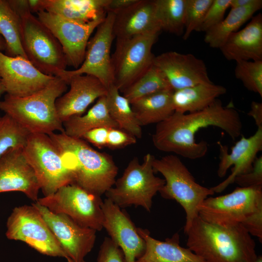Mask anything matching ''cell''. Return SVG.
Listing matches in <instances>:
<instances>
[{
    "label": "cell",
    "instance_id": "obj_1",
    "mask_svg": "<svg viewBox=\"0 0 262 262\" xmlns=\"http://www.w3.org/2000/svg\"><path fill=\"white\" fill-rule=\"evenodd\" d=\"M213 126L225 131L233 140L242 134L243 124L240 115L234 108L223 106L218 99L206 108L196 112H174L164 121L156 124L152 140L159 150L174 153L185 158L197 159L207 153L208 144L197 142L196 132L201 129Z\"/></svg>",
    "mask_w": 262,
    "mask_h": 262
},
{
    "label": "cell",
    "instance_id": "obj_2",
    "mask_svg": "<svg viewBox=\"0 0 262 262\" xmlns=\"http://www.w3.org/2000/svg\"><path fill=\"white\" fill-rule=\"evenodd\" d=\"M185 233L187 248L206 262H252L257 257L254 240L241 225L220 226L198 215Z\"/></svg>",
    "mask_w": 262,
    "mask_h": 262
},
{
    "label": "cell",
    "instance_id": "obj_3",
    "mask_svg": "<svg viewBox=\"0 0 262 262\" xmlns=\"http://www.w3.org/2000/svg\"><path fill=\"white\" fill-rule=\"evenodd\" d=\"M59 149L74 183L101 196L113 186L118 168L109 154L99 152L82 138L64 132L49 135Z\"/></svg>",
    "mask_w": 262,
    "mask_h": 262
},
{
    "label": "cell",
    "instance_id": "obj_4",
    "mask_svg": "<svg viewBox=\"0 0 262 262\" xmlns=\"http://www.w3.org/2000/svg\"><path fill=\"white\" fill-rule=\"evenodd\" d=\"M203 220L220 226L242 225L262 241V186L236 187L232 192L209 196L198 208Z\"/></svg>",
    "mask_w": 262,
    "mask_h": 262
},
{
    "label": "cell",
    "instance_id": "obj_5",
    "mask_svg": "<svg viewBox=\"0 0 262 262\" xmlns=\"http://www.w3.org/2000/svg\"><path fill=\"white\" fill-rule=\"evenodd\" d=\"M67 85L63 79L55 77L47 86L31 95L17 97L6 94L0 100V110L30 133L63 132L55 102L66 92Z\"/></svg>",
    "mask_w": 262,
    "mask_h": 262
},
{
    "label": "cell",
    "instance_id": "obj_6",
    "mask_svg": "<svg viewBox=\"0 0 262 262\" xmlns=\"http://www.w3.org/2000/svg\"><path fill=\"white\" fill-rule=\"evenodd\" d=\"M21 18V36L27 59L43 73L58 77L67 66L62 47L30 10L28 0H9Z\"/></svg>",
    "mask_w": 262,
    "mask_h": 262
},
{
    "label": "cell",
    "instance_id": "obj_7",
    "mask_svg": "<svg viewBox=\"0 0 262 262\" xmlns=\"http://www.w3.org/2000/svg\"><path fill=\"white\" fill-rule=\"evenodd\" d=\"M152 166L155 173H161L164 178V185L159 192L161 196L165 199L175 200L185 212V233L198 215L199 206L214 193L211 188L196 182L187 167L176 155L170 154L160 159L155 158Z\"/></svg>",
    "mask_w": 262,
    "mask_h": 262
},
{
    "label": "cell",
    "instance_id": "obj_8",
    "mask_svg": "<svg viewBox=\"0 0 262 262\" xmlns=\"http://www.w3.org/2000/svg\"><path fill=\"white\" fill-rule=\"evenodd\" d=\"M155 157L150 153L140 163L137 157L129 163L121 177L105 195L120 208L141 206L150 212L152 198L165 183L164 179L154 174L152 163Z\"/></svg>",
    "mask_w": 262,
    "mask_h": 262
},
{
    "label": "cell",
    "instance_id": "obj_9",
    "mask_svg": "<svg viewBox=\"0 0 262 262\" xmlns=\"http://www.w3.org/2000/svg\"><path fill=\"white\" fill-rule=\"evenodd\" d=\"M23 151L45 196L52 195L63 186L74 183L72 173L65 165L59 149L49 135L30 133Z\"/></svg>",
    "mask_w": 262,
    "mask_h": 262
},
{
    "label": "cell",
    "instance_id": "obj_10",
    "mask_svg": "<svg viewBox=\"0 0 262 262\" xmlns=\"http://www.w3.org/2000/svg\"><path fill=\"white\" fill-rule=\"evenodd\" d=\"M55 213H62L80 225L96 231L103 228V201L93 194L75 183L60 188L52 195L36 201Z\"/></svg>",
    "mask_w": 262,
    "mask_h": 262
},
{
    "label": "cell",
    "instance_id": "obj_11",
    "mask_svg": "<svg viewBox=\"0 0 262 262\" xmlns=\"http://www.w3.org/2000/svg\"><path fill=\"white\" fill-rule=\"evenodd\" d=\"M159 34L116 39L111 55L113 84L123 92L140 78L153 64L155 56L152 48Z\"/></svg>",
    "mask_w": 262,
    "mask_h": 262
},
{
    "label": "cell",
    "instance_id": "obj_12",
    "mask_svg": "<svg viewBox=\"0 0 262 262\" xmlns=\"http://www.w3.org/2000/svg\"><path fill=\"white\" fill-rule=\"evenodd\" d=\"M5 234L39 253L52 257L67 256L38 210L32 205L15 207L8 217Z\"/></svg>",
    "mask_w": 262,
    "mask_h": 262
},
{
    "label": "cell",
    "instance_id": "obj_13",
    "mask_svg": "<svg viewBox=\"0 0 262 262\" xmlns=\"http://www.w3.org/2000/svg\"><path fill=\"white\" fill-rule=\"evenodd\" d=\"M115 16L114 13L108 12L104 20L97 27L95 33L88 41L82 65L77 69L65 70L58 77L67 83L72 76L89 75L97 78L107 89L113 84L110 51L115 38Z\"/></svg>",
    "mask_w": 262,
    "mask_h": 262
},
{
    "label": "cell",
    "instance_id": "obj_14",
    "mask_svg": "<svg viewBox=\"0 0 262 262\" xmlns=\"http://www.w3.org/2000/svg\"><path fill=\"white\" fill-rule=\"evenodd\" d=\"M39 20L52 33L60 43L67 65L75 69L82 64L90 37L105 18L82 23L58 15L40 11L36 13Z\"/></svg>",
    "mask_w": 262,
    "mask_h": 262
},
{
    "label": "cell",
    "instance_id": "obj_15",
    "mask_svg": "<svg viewBox=\"0 0 262 262\" xmlns=\"http://www.w3.org/2000/svg\"><path fill=\"white\" fill-rule=\"evenodd\" d=\"M32 205L47 223L67 258L73 262H83L94 247L97 231L80 225L66 214L54 213L36 202Z\"/></svg>",
    "mask_w": 262,
    "mask_h": 262
},
{
    "label": "cell",
    "instance_id": "obj_16",
    "mask_svg": "<svg viewBox=\"0 0 262 262\" xmlns=\"http://www.w3.org/2000/svg\"><path fill=\"white\" fill-rule=\"evenodd\" d=\"M55 77L43 73L25 58L0 53V80L6 94L17 97L31 95Z\"/></svg>",
    "mask_w": 262,
    "mask_h": 262
},
{
    "label": "cell",
    "instance_id": "obj_17",
    "mask_svg": "<svg viewBox=\"0 0 262 262\" xmlns=\"http://www.w3.org/2000/svg\"><path fill=\"white\" fill-rule=\"evenodd\" d=\"M153 64L163 73L173 91L212 82L205 63L191 53L165 52L155 56Z\"/></svg>",
    "mask_w": 262,
    "mask_h": 262
},
{
    "label": "cell",
    "instance_id": "obj_18",
    "mask_svg": "<svg viewBox=\"0 0 262 262\" xmlns=\"http://www.w3.org/2000/svg\"><path fill=\"white\" fill-rule=\"evenodd\" d=\"M219 147V163L217 171L220 178L224 177L229 167L233 166L231 174L224 181L211 187L214 193L223 192L234 182L238 175L250 171L257 154L262 150V128H257L254 134L249 137L242 136L231 147L229 153L228 147L221 143Z\"/></svg>",
    "mask_w": 262,
    "mask_h": 262
},
{
    "label": "cell",
    "instance_id": "obj_19",
    "mask_svg": "<svg viewBox=\"0 0 262 262\" xmlns=\"http://www.w3.org/2000/svg\"><path fill=\"white\" fill-rule=\"evenodd\" d=\"M103 228L122 250L125 262H135L144 254L146 243L127 213L108 198L102 204Z\"/></svg>",
    "mask_w": 262,
    "mask_h": 262
},
{
    "label": "cell",
    "instance_id": "obj_20",
    "mask_svg": "<svg viewBox=\"0 0 262 262\" xmlns=\"http://www.w3.org/2000/svg\"><path fill=\"white\" fill-rule=\"evenodd\" d=\"M40 190L37 178L23 148L11 149L0 158V193L21 192L36 202Z\"/></svg>",
    "mask_w": 262,
    "mask_h": 262
},
{
    "label": "cell",
    "instance_id": "obj_21",
    "mask_svg": "<svg viewBox=\"0 0 262 262\" xmlns=\"http://www.w3.org/2000/svg\"><path fill=\"white\" fill-rule=\"evenodd\" d=\"M67 83L69 90L55 102L58 116L63 123L73 116L82 115L91 103L107 92L103 84L91 75L72 76Z\"/></svg>",
    "mask_w": 262,
    "mask_h": 262
},
{
    "label": "cell",
    "instance_id": "obj_22",
    "mask_svg": "<svg viewBox=\"0 0 262 262\" xmlns=\"http://www.w3.org/2000/svg\"><path fill=\"white\" fill-rule=\"evenodd\" d=\"M115 15L113 34L116 39L159 34L161 31L155 16L154 0H137Z\"/></svg>",
    "mask_w": 262,
    "mask_h": 262
},
{
    "label": "cell",
    "instance_id": "obj_23",
    "mask_svg": "<svg viewBox=\"0 0 262 262\" xmlns=\"http://www.w3.org/2000/svg\"><path fill=\"white\" fill-rule=\"evenodd\" d=\"M229 61H262V15L253 16L246 26L233 33L219 49Z\"/></svg>",
    "mask_w": 262,
    "mask_h": 262
},
{
    "label": "cell",
    "instance_id": "obj_24",
    "mask_svg": "<svg viewBox=\"0 0 262 262\" xmlns=\"http://www.w3.org/2000/svg\"><path fill=\"white\" fill-rule=\"evenodd\" d=\"M137 231L145 241L146 249L135 262H206L188 248L180 245L178 233L162 241L152 237L147 229L139 228Z\"/></svg>",
    "mask_w": 262,
    "mask_h": 262
},
{
    "label": "cell",
    "instance_id": "obj_25",
    "mask_svg": "<svg viewBox=\"0 0 262 262\" xmlns=\"http://www.w3.org/2000/svg\"><path fill=\"white\" fill-rule=\"evenodd\" d=\"M108 0H38V12L45 11L82 23L104 18Z\"/></svg>",
    "mask_w": 262,
    "mask_h": 262
},
{
    "label": "cell",
    "instance_id": "obj_26",
    "mask_svg": "<svg viewBox=\"0 0 262 262\" xmlns=\"http://www.w3.org/2000/svg\"><path fill=\"white\" fill-rule=\"evenodd\" d=\"M226 92V87L213 82L174 91L172 101L174 111L185 114L201 111Z\"/></svg>",
    "mask_w": 262,
    "mask_h": 262
},
{
    "label": "cell",
    "instance_id": "obj_27",
    "mask_svg": "<svg viewBox=\"0 0 262 262\" xmlns=\"http://www.w3.org/2000/svg\"><path fill=\"white\" fill-rule=\"evenodd\" d=\"M63 124L64 132L76 138H82L86 132L97 128H118L109 114L106 96L98 98L86 114L73 116Z\"/></svg>",
    "mask_w": 262,
    "mask_h": 262
},
{
    "label": "cell",
    "instance_id": "obj_28",
    "mask_svg": "<svg viewBox=\"0 0 262 262\" xmlns=\"http://www.w3.org/2000/svg\"><path fill=\"white\" fill-rule=\"evenodd\" d=\"M172 89L157 93L140 98L131 106L139 125L160 123L174 112L172 101Z\"/></svg>",
    "mask_w": 262,
    "mask_h": 262
},
{
    "label": "cell",
    "instance_id": "obj_29",
    "mask_svg": "<svg viewBox=\"0 0 262 262\" xmlns=\"http://www.w3.org/2000/svg\"><path fill=\"white\" fill-rule=\"evenodd\" d=\"M262 8V0H255L247 6L230 9L221 22L205 32L204 42L212 48L220 49L231 34L238 31Z\"/></svg>",
    "mask_w": 262,
    "mask_h": 262
},
{
    "label": "cell",
    "instance_id": "obj_30",
    "mask_svg": "<svg viewBox=\"0 0 262 262\" xmlns=\"http://www.w3.org/2000/svg\"><path fill=\"white\" fill-rule=\"evenodd\" d=\"M0 34L5 42V54L27 59L21 43V18L9 0H0Z\"/></svg>",
    "mask_w": 262,
    "mask_h": 262
},
{
    "label": "cell",
    "instance_id": "obj_31",
    "mask_svg": "<svg viewBox=\"0 0 262 262\" xmlns=\"http://www.w3.org/2000/svg\"><path fill=\"white\" fill-rule=\"evenodd\" d=\"M106 97L109 114L118 128L136 138H141V126L135 116L128 99L120 94L119 90L113 84L107 89Z\"/></svg>",
    "mask_w": 262,
    "mask_h": 262
},
{
    "label": "cell",
    "instance_id": "obj_32",
    "mask_svg": "<svg viewBox=\"0 0 262 262\" xmlns=\"http://www.w3.org/2000/svg\"><path fill=\"white\" fill-rule=\"evenodd\" d=\"M169 89H172L165 77L153 64L122 93L131 104L142 98Z\"/></svg>",
    "mask_w": 262,
    "mask_h": 262
},
{
    "label": "cell",
    "instance_id": "obj_33",
    "mask_svg": "<svg viewBox=\"0 0 262 262\" xmlns=\"http://www.w3.org/2000/svg\"><path fill=\"white\" fill-rule=\"evenodd\" d=\"M155 16L161 30L178 36L184 31L185 0H154Z\"/></svg>",
    "mask_w": 262,
    "mask_h": 262
},
{
    "label": "cell",
    "instance_id": "obj_34",
    "mask_svg": "<svg viewBox=\"0 0 262 262\" xmlns=\"http://www.w3.org/2000/svg\"><path fill=\"white\" fill-rule=\"evenodd\" d=\"M30 133L10 116H0V158L8 151L23 148Z\"/></svg>",
    "mask_w": 262,
    "mask_h": 262
},
{
    "label": "cell",
    "instance_id": "obj_35",
    "mask_svg": "<svg viewBox=\"0 0 262 262\" xmlns=\"http://www.w3.org/2000/svg\"><path fill=\"white\" fill-rule=\"evenodd\" d=\"M235 77L248 90L262 97V61L236 62Z\"/></svg>",
    "mask_w": 262,
    "mask_h": 262
},
{
    "label": "cell",
    "instance_id": "obj_36",
    "mask_svg": "<svg viewBox=\"0 0 262 262\" xmlns=\"http://www.w3.org/2000/svg\"><path fill=\"white\" fill-rule=\"evenodd\" d=\"M213 0H185L184 31L182 38L187 40L201 24Z\"/></svg>",
    "mask_w": 262,
    "mask_h": 262
},
{
    "label": "cell",
    "instance_id": "obj_37",
    "mask_svg": "<svg viewBox=\"0 0 262 262\" xmlns=\"http://www.w3.org/2000/svg\"><path fill=\"white\" fill-rule=\"evenodd\" d=\"M230 0H213L196 31L205 33L221 22L226 11L229 8Z\"/></svg>",
    "mask_w": 262,
    "mask_h": 262
},
{
    "label": "cell",
    "instance_id": "obj_38",
    "mask_svg": "<svg viewBox=\"0 0 262 262\" xmlns=\"http://www.w3.org/2000/svg\"><path fill=\"white\" fill-rule=\"evenodd\" d=\"M234 182L241 187L262 186V156L256 158L250 171L237 176Z\"/></svg>",
    "mask_w": 262,
    "mask_h": 262
},
{
    "label": "cell",
    "instance_id": "obj_39",
    "mask_svg": "<svg viewBox=\"0 0 262 262\" xmlns=\"http://www.w3.org/2000/svg\"><path fill=\"white\" fill-rule=\"evenodd\" d=\"M97 262H125L119 247L110 237H106L100 247Z\"/></svg>",
    "mask_w": 262,
    "mask_h": 262
},
{
    "label": "cell",
    "instance_id": "obj_40",
    "mask_svg": "<svg viewBox=\"0 0 262 262\" xmlns=\"http://www.w3.org/2000/svg\"><path fill=\"white\" fill-rule=\"evenodd\" d=\"M136 138L119 128H110L107 140V146L110 148H120L134 144Z\"/></svg>",
    "mask_w": 262,
    "mask_h": 262
},
{
    "label": "cell",
    "instance_id": "obj_41",
    "mask_svg": "<svg viewBox=\"0 0 262 262\" xmlns=\"http://www.w3.org/2000/svg\"><path fill=\"white\" fill-rule=\"evenodd\" d=\"M110 128L99 127L86 132L82 138L98 147H106L107 137Z\"/></svg>",
    "mask_w": 262,
    "mask_h": 262
},
{
    "label": "cell",
    "instance_id": "obj_42",
    "mask_svg": "<svg viewBox=\"0 0 262 262\" xmlns=\"http://www.w3.org/2000/svg\"><path fill=\"white\" fill-rule=\"evenodd\" d=\"M137 0H108L106 6L107 13L115 14L130 6Z\"/></svg>",
    "mask_w": 262,
    "mask_h": 262
},
{
    "label": "cell",
    "instance_id": "obj_43",
    "mask_svg": "<svg viewBox=\"0 0 262 262\" xmlns=\"http://www.w3.org/2000/svg\"><path fill=\"white\" fill-rule=\"evenodd\" d=\"M247 115L254 119L257 128H262V102L252 101L251 104L250 110Z\"/></svg>",
    "mask_w": 262,
    "mask_h": 262
},
{
    "label": "cell",
    "instance_id": "obj_44",
    "mask_svg": "<svg viewBox=\"0 0 262 262\" xmlns=\"http://www.w3.org/2000/svg\"><path fill=\"white\" fill-rule=\"evenodd\" d=\"M255 0H231L229 8H237L247 6L254 2Z\"/></svg>",
    "mask_w": 262,
    "mask_h": 262
},
{
    "label": "cell",
    "instance_id": "obj_45",
    "mask_svg": "<svg viewBox=\"0 0 262 262\" xmlns=\"http://www.w3.org/2000/svg\"><path fill=\"white\" fill-rule=\"evenodd\" d=\"M6 44L4 40L0 34V53L2 52V51L5 50Z\"/></svg>",
    "mask_w": 262,
    "mask_h": 262
},
{
    "label": "cell",
    "instance_id": "obj_46",
    "mask_svg": "<svg viewBox=\"0 0 262 262\" xmlns=\"http://www.w3.org/2000/svg\"><path fill=\"white\" fill-rule=\"evenodd\" d=\"M4 93H5V91L4 86L0 80V98Z\"/></svg>",
    "mask_w": 262,
    "mask_h": 262
},
{
    "label": "cell",
    "instance_id": "obj_47",
    "mask_svg": "<svg viewBox=\"0 0 262 262\" xmlns=\"http://www.w3.org/2000/svg\"><path fill=\"white\" fill-rule=\"evenodd\" d=\"M252 262H262V256H257V258Z\"/></svg>",
    "mask_w": 262,
    "mask_h": 262
},
{
    "label": "cell",
    "instance_id": "obj_48",
    "mask_svg": "<svg viewBox=\"0 0 262 262\" xmlns=\"http://www.w3.org/2000/svg\"><path fill=\"white\" fill-rule=\"evenodd\" d=\"M68 262H73L70 259L67 258L66 259Z\"/></svg>",
    "mask_w": 262,
    "mask_h": 262
}]
</instances>
